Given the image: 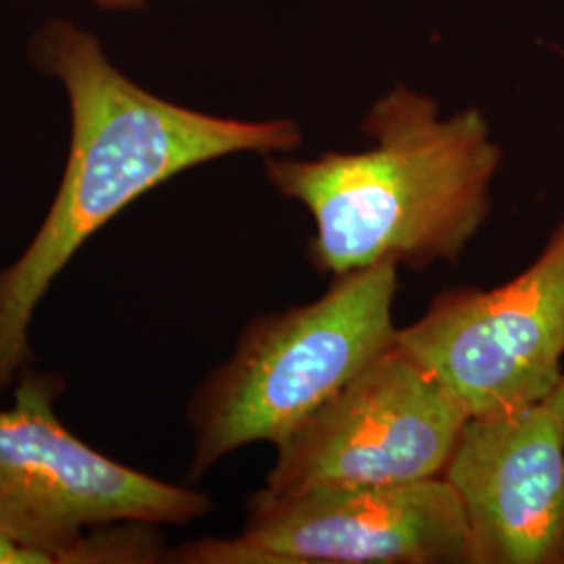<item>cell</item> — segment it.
<instances>
[{
  "mask_svg": "<svg viewBox=\"0 0 564 564\" xmlns=\"http://www.w3.org/2000/svg\"><path fill=\"white\" fill-rule=\"evenodd\" d=\"M30 57L67 95L72 144L39 232L0 272V391L30 360L28 333L44 293L123 207L195 165L235 153H291L302 142L295 121L230 120L155 97L126 78L101 41L72 21L41 28Z\"/></svg>",
  "mask_w": 564,
  "mask_h": 564,
  "instance_id": "obj_1",
  "label": "cell"
},
{
  "mask_svg": "<svg viewBox=\"0 0 564 564\" xmlns=\"http://www.w3.org/2000/svg\"><path fill=\"white\" fill-rule=\"evenodd\" d=\"M375 147L300 162L268 155L272 186L312 214L310 258L335 276L383 260L423 272L458 262L491 214L502 149L479 109L442 118L398 86L364 120Z\"/></svg>",
  "mask_w": 564,
  "mask_h": 564,
  "instance_id": "obj_2",
  "label": "cell"
},
{
  "mask_svg": "<svg viewBox=\"0 0 564 564\" xmlns=\"http://www.w3.org/2000/svg\"><path fill=\"white\" fill-rule=\"evenodd\" d=\"M395 260L335 276L321 300L245 326L228 362L188 403V479L245 445L279 444L398 339Z\"/></svg>",
  "mask_w": 564,
  "mask_h": 564,
  "instance_id": "obj_3",
  "label": "cell"
},
{
  "mask_svg": "<svg viewBox=\"0 0 564 564\" xmlns=\"http://www.w3.org/2000/svg\"><path fill=\"white\" fill-rule=\"evenodd\" d=\"M63 383L25 370L0 408V531L53 563H101L99 533L120 524H188L212 510L84 444L55 414Z\"/></svg>",
  "mask_w": 564,
  "mask_h": 564,
  "instance_id": "obj_4",
  "label": "cell"
},
{
  "mask_svg": "<svg viewBox=\"0 0 564 564\" xmlns=\"http://www.w3.org/2000/svg\"><path fill=\"white\" fill-rule=\"evenodd\" d=\"M182 564H470L463 506L444 477L408 484L262 487L237 538L167 554Z\"/></svg>",
  "mask_w": 564,
  "mask_h": 564,
  "instance_id": "obj_5",
  "label": "cell"
},
{
  "mask_svg": "<svg viewBox=\"0 0 564 564\" xmlns=\"http://www.w3.org/2000/svg\"><path fill=\"white\" fill-rule=\"evenodd\" d=\"M470 412L398 341L276 444L265 489L442 477Z\"/></svg>",
  "mask_w": 564,
  "mask_h": 564,
  "instance_id": "obj_6",
  "label": "cell"
},
{
  "mask_svg": "<svg viewBox=\"0 0 564 564\" xmlns=\"http://www.w3.org/2000/svg\"><path fill=\"white\" fill-rule=\"evenodd\" d=\"M395 341L470 416L545 400L563 377L564 223L517 279L447 289Z\"/></svg>",
  "mask_w": 564,
  "mask_h": 564,
  "instance_id": "obj_7",
  "label": "cell"
},
{
  "mask_svg": "<svg viewBox=\"0 0 564 564\" xmlns=\"http://www.w3.org/2000/svg\"><path fill=\"white\" fill-rule=\"evenodd\" d=\"M442 477L470 564H564V421L547 398L470 416Z\"/></svg>",
  "mask_w": 564,
  "mask_h": 564,
  "instance_id": "obj_8",
  "label": "cell"
},
{
  "mask_svg": "<svg viewBox=\"0 0 564 564\" xmlns=\"http://www.w3.org/2000/svg\"><path fill=\"white\" fill-rule=\"evenodd\" d=\"M0 564H46V561L0 531Z\"/></svg>",
  "mask_w": 564,
  "mask_h": 564,
  "instance_id": "obj_9",
  "label": "cell"
},
{
  "mask_svg": "<svg viewBox=\"0 0 564 564\" xmlns=\"http://www.w3.org/2000/svg\"><path fill=\"white\" fill-rule=\"evenodd\" d=\"M95 2L109 11H137L147 7V0H95Z\"/></svg>",
  "mask_w": 564,
  "mask_h": 564,
  "instance_id": "obj_10",
  "label": "cell"
},
{
  "mask_svg": "<svg viewBox=\"0 0 564 564\" xmlns=\"http://www.w3.org/2000/svg\"><path fill=\"white\" fill-rule=\"evenodd\" d=\"M547 400L554 403V408L561 412V416H563L564 421V372L563 377H561V381H558V384H556V387L552 389V393L547 395Z\"/></svg>",
  "mask_w": 564,
  "mask_h": 564,
  "instance_id": "obj_11",
  "label": "cell"
}]
</instances>
